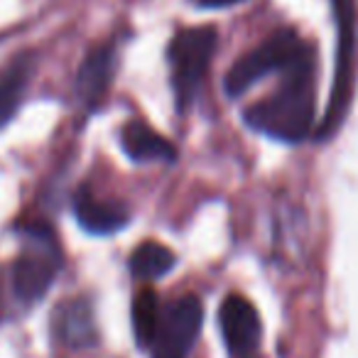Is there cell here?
<instances>
[{
  "instance_id": "obj_15",
  "label": "cell",
  "mask_w": 358,
  "mask_h": 358,
  "mask_svg": "<svg viewBox=\"0 0 358 358\" xmlns=\"http://www.w3.org/2000/svg\"><path fill=\"white\" fill-rule=\"evenodd\" d=\"M192 6H199V8H231V6H238V3H245V0H189Z\"/></svg>"
},
{
  "instance_id": "obj_6",
  "label": "cell",
  "mask_w": 358,
  "mask_h": 358,
  "mask_svg": "<svg viewBox=\"0 0 358 358\" xmlns=\"http://www.w3.org/2000/svg\"><path fill=\"white\" fill-rule=\"evenodd\" d=\"M329 3L334 8V20H336L338 27V57L331 99H329L327 115H324V123L319 128V138H327L341 125L348 96H351V66L353 50H356V3L353 0H329Z\"/></svg>"
},
{
  "instance_id": "obj_5",
  "label": "cell",
  "mask_w": 358,
  "mask_h": 358,
  "mask_svg": "<svg viewBox=\"0 0 358 358\" xmlns=\"http://www.w3.org/2000/svg\"><path fill=\"white\" fill-rule=\"evenodd\" d=\"M204 307L201 299L194 294L172 299L162 307L157 329H155L152 343H150V358H187L201 331Z\"/></svg>"
},
{
  "instance_id": "obj_13",
  "label": "cell",
  "mask_w": 358,
  "mask_h": 358,
  "mask_svg": "<svg viewBox=\"0 0 358 358\" xmlns=\"http://www.w3.org/2000/svg\"><path fill=\"white\" fill-rule=\"evenodd\" d=\"M174 263H177V258L167 245L145 241L130 255V273L138 280H157L164 278L174 268Z\"/></svg>"
},
{
  "instance_id": "obj_10",
  "label": "cell",
  "mask_w": 358,
  "mask_h": 358,
  "mask_svg": "<svg viewBox=\"0 0 358 358\" xmlns=\"http://www.w3.org/2000/svg\"><path fill=\"white\" fill-rule=\"evenodd\" d=\"M37 69V57L25 52L17 55L10 64L0 69V128L13 120L17 108L25 101V94L32 84V76Z\"/></svg>"
},
{
  "instance_id": "obj_1",
  "label": "cell",
  "mask_w": 358,
  "mask_h": 358,
  "mask_svg": "<svg viewBox=\"0 0 358 358\" xmlns=\"http://www.w3.org/2000/svg\"><path fill=\"white\" fill-rule=\"evenodd\" d=\"M245 125L282 143H299L314 128V66L287 71L275 94L243 113Z\"/></svg>"
},
{
  "instance_id": "obj_7",
  "label": "cell",
  "mask_w": 358,
  "mask_h": 358,
  "mask_svg": "<svg viewBox=\"0 0 358 358\" xmlns=\"http://www.w3.org/2000/svg\"><path fill=\"white\" fill-rule=\"evenodd\" d=\"M221 331L231 358H255L260 348V317L255 307L241 294H229L221 304Z\"/></svg>"
},
{
  "instance_id": "obj_14",
  "label": "cell",
  "mask_w": 358,
  "mask_h": 358,
  "mask_svg": "<svg viewBox=\"0 0 358 358\" xmlns=\"http://www.w3.org/2000/svg\"><path fill=\"white\" fill-rule=\"evenodd\" d=\"M159 314H162V304H159L157 294L150 287L140 289L133 299V331L138 338V346L150 348L155 336V329H157Z\"/></svg>"
},
{
  "instance_id": "obj_4",
  "label": "cell",
  "mask_w": 358,
  "mask_h": 358,
  "mask_svg": "<svg viewBox=\"0 0 358 358\" xmlns=\"http://www.w3.org/2000/svg\"><path fill=\"white\" fill-rule=\"evenodd\" d=\"M219 45V35L214 27H189L179 30L172 37L167 50V59L172 66V86L177 110H187L194 103L199 86L204 84L206 69Z\"/></svg>"
},
{
  "instance_id": "obj_3",
  "label": "cell",
  "mask_w": 358,
  "mask_h": 358,
  "mask_svg": "<svg viewBox=\"0 0 358 358\" xmlns=\"http://www.w3.org/2000/svg\"><path fill=\"white\" fill-rule=\"evenodd\" d=\"M25 248L10 268V285L17 302L35 304L52 287L62 268V253L47 226H25Z\"/></svg>"
},
{
  "instance_id": "obj_12",
  "label": "cell",
  "mask_w": 358,
  "mask_h": 358,
  "mask_svg": "<svg viewBox=\"0 0 358 358\" xmlns=\"http://www.w3.org/2000/svg\"><path fill=\"white\" fill-rule=\"evenodd\" d=\"M123 150L133 162H174L177 148L150 128L145 120H130L120 133Z\"/></svg>"
},
{
  "instance_id": "obj_2",
  "label": "cell",
  "mask_w": 358,
  "mask_h": 358,
  "mask_svg": "<svg viewBox=\"0 0 358 358\" xmlns=\"http://www.w3.org/2000/svg\"><path fill=\"white\" fill-rule=\"evenodd\" d=\"M302 66H314L312 45L304 42L294 30H278L258 50L231 66V71L226 74V94L236 99L273 71H280L285 76L287 71L302 69Z\"/></svg>"
},
{
  "instance_id": "obj_8",
  "label": "cell",
  "mask_w": 358,
  "mask_h": 358,
  "mask_svg": "<svg viewBox=\"0 0 358 358\" xmlns=\"http://www.w3.org/2000/svg\"><path fill=\"white\" fill-rule=\"evenodd\" d=\"M74 214L79 224L94 236H110L128 226V206L123 201L103 199L91 192V187H81L74 194Z\"/></svg>"
},
{
  "instance_id": "obj_11",
  "label": "cell",
  "mask_w": 358,
  "mask_h": 358,
  "mask_svg": "<svg viewBox=\"0 0 358 358\" xmlns=\"http://www.w3.org/2000/svg\"><path fill=\"white\" fill-rule=\"evenodd\" d=\"M55 334L62 343L71 348H84L96 343V322L91 302L84 297L66 299L55 312Z\"/></svg>"
},
{
  "instance_id": "obj_9",
  "label": "cell",
  "mask_w": 358,
  "mask_h": 358,
  "mask_svg": "<svg viewBox=\"0 0 358 358\" xmlns=\"http://www.w3.org/2000/svg\"><path fill=\"white\" fill-rule=\"evenodd\" d=\"M115 69V50L113 45H99L86 55L76 71V99L84 108H96L103 101Z\"/></svg>"
}]
</instances>
